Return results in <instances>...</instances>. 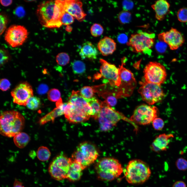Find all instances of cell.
Returning a JSON list of instances; mask_svg holds the SVG:
<instances>
[{
  "mask_svg": "<svg viewBox=\"0 0 187 187\" xmlns=\"http://www.w3.org/2000/svg\"><path fill=\"white\" fill-rule=\"evenodd\" d=\"M25 119L19 112L14 110L5 111L1 114L0 131L1 135L14 137L24 128Z\"/></svg>",
  "mask_w": 187,
  "mask_h": 187,
  "instance_id": "cell-1",
  "label": "cell"
},
{
  "mask_svg": "<svg viewBox=\"0 0 187 187\" xmlns=\"http://www.w3.org/2000/svg\"><path fill=\"white\" fill-rule=\"evenodd\" d=\"M124 173L126 181L132 184L143 183L149 179L151 175L148 165L138 159L130 161L124 170Z\"/></svg>",
  "mask_w": 187,
  "mask_h": 187,
  "instance_id": "cell-2",
  "label": "cell"
},
{
  "mask_svg": "<svg viewBox=\"0 0 187 187\" xmlns=\"http://www.w3.org/2000/svg\"><path fill=\"white\" fill-rule=\"evenodd\" d=\"M95 168L98 178L108 181L118 177L123 171L119 161L111 157L104 158L99 160L96 163Z\"/></svg>",
  "mask_w": 187,
  "mask_h": 187,
  "instance_id": "cell-3",
  "label": "cell"
},
{
  "mask_svg": "<svg viewBox=\"0 0 187 187\" xmlns=\"http://www.w3.org/2000/svg\"><path fill=\"white\" fill-rule=\"evenodd\" d=\"M98 119L100 128L102 131L110 130L121 120L131 123L137 129L136 125L130 119L114 110L104 101L102 102V107Z\"/></svg>",
  "mask_w": 187,
  "mask_h": 187,
  "instance_id": "cell-4",
  "label": "cell"
},
{
  "mask_svg": "<svg viewBox=\"0 0 187 187\" xmlns=\"http://www.w3.org/2000/svg\"><path fill=\"white\" fill-rule=\"evenodd\" d=\"M98 155L97 150L93 144L84 142L77 146L71 158L80 164L84 169L93 163Z\"/></svg>",
  "mask_w": 187,
  "mask_h": 187,
  "instance_id": "cell-5",
  "label": "cell"
},
{
  "mask_svg": "<svg viewBox=\"0 0 187 187\" xmlns=\"http://www.w3.org/2000/svg\"><path fill=\"white\" fill-rule=\"evenodd\" d=\"M155 37L154 33L139 31L131 35L126 44L133 52L147 53L154 45Z\"/></svg>",
  "mask_w": 187,
  "mask_h": 187,
  "instance_id": "cell-6",
  "label": "cell"
},
{
  "mask_svg": "<svg viewBox=\"0 0 187 187\" xmlns=\"http://www.w3.org/2000/svg\"><path fill=\"white\" fill-rule=\"evenodd\" d=\"M71 162V158H68L62 152L50 163L48 169L50 175L57 180L66 178Z\"/></svg>",
  "mask_w": 187,
  "mask_h": 187,
  "instance_id": "cell-7",
  "label": "cell"
},
{
  "mask_svg": "<svg viewBox=\"0 0 187 187\" xmlns=\"http://www.w3.org/2000/svg\"><path fill=\"white\" fill-rule=\"evenodd\" d=\"M144 81L140 82L138 90L143 100L150 105L161 101L165 95L160 85Z\"/></svg>",
  "mask_w": 187,
  "mask_h": 187,
  "instance_id": "cell-8",
  "label": "cell"
},
{
  "mask_svg": "<svg viewBox=\"0 0 187 187\" xmlns=\"http://www.w3.org/2000/svg\"><path fill=\"white\" fill-rule=\"evenodd\" d=\"M158 113L156 107L143 104L135 109L130 119L134 123L146 125L150 123L157 118Z\"/></svg>",
  "mask_w": 187,
  "mask_h": 187,
  "instance_id": "cell-9",
  "label": "cell"
},
{
  "mask_svg": "<svg viewBox=\"0 0 187 187\" xmlns=\"http://www.w3.org/2000/svg\"><path fill=\"white\" fill-rule=\"evenodd\" d=\"M144 80L146 82L160 85L166 80V72L164 67L156 62H149L144 71Z\"/></svg>",
  "mask_w": 187,
  "mask_h": 187,
  "instance_id": "cell-10",
  "label": "cell"
},
{
  "mask_svg": "<svg viewBox=\"0 0 187 187\" xmlns=\"http://www.w3.org/2000/svg\"><path fill=\"white\" fill-rule=\"evenodd\" d=\"M28 34L27 30L23 26L12 25L6 31L4 39L10 46L16 47L23 45L27 39Z\"/></svg>",
  "mask_w": 187,
  "mask_h": 187,
  "instance_id": "cell-11",
  "label": "cell"
},
{
  "mask_svg": "<svg viewBox=\"0 0 187 187\" xmlns=\"http://www.w3.org/2000/svg\"><path fill=\"white\" fill-rule=\"evenodd\" d=\"M101 64L100 69V75L104 79L103 82L109 83L112 86L119 87L121 81L119 76V70L113 64L110 63L105 60L100 59Z\"/></svg>",
  "mask_w": 187,
  "mask_h": 187,
  "instance_id": "cell-12",
  "label": "cell"
},
{
  "mask_svg": "<svg viewBox=\"0 0 187 187\" xmlns=\"http://www.w3.org/2000/svg\"><path fill=\"white\" fill-rule=\"evenodd\" d=\"M55 1H44L38 5L36 14L43 26L50 28L55 14Z\"/></svg>",
  "mask_w": 187,
  "mask_h": 187,
  "instance_id": "cell-13",
  "label": "cell"
},
{
  "mask_svg": "<svg viewBox=\"0 0 187 187\" xmlns=\"http://www.w3.org/2000/svg\"><path fill=\"white\" fill-rule=\"evenodd\" d=\"M33 90L30 84L27 82L21 83L11 92V95L14 103L26 106L28 101L34 96Z\"/></svg>",
  "mask_w": 187,
  "mask_h": 187,
  "instance_id": "cell-14",
  "label": "cell"
},
{
  "mask_svg": "<svg viewBox=\"0 0 187 187\" xmlns=\"http://www.w3.org/2000/svg\"><path fill=\"white\" fill-rule=\"evenodd\" d=\"M158 38L160 41L168 45L172 50H177L181 47L185 41L184 37L181 32L173 28L169 31L159 34Z\"/></svg>",
  "mask_w": 187,
  "mask_h": 187,
  "instance_id": "cell-15",
  "label": "cell"
},
{
  "mask_svg": "<svg viewBox=\"0 0 187 187\" xmlns=\"http://www.w3.org/2000/svg\"><path fill=\"white\" fill-rule=\"evenodd\" d=\"M64 114L71 123H77L88 120L91 116L84 110L73 104L69 102L65 107Z\"/></svg>",
  "mask_w": 187,
  "mask_h": 187,
  "instance_id": "cell-16",
  "label": "cell"
},
{
  "mask_svg": "<svg viewBox=\"0 0 187 187\" xmlns=\"http://www.w3.org/2000/svg\"><path fill=\"white\" fill-rule=\"evenodd\" d=\"M83 4L79 0H65V11L79 22L84 20L86 15L82 8Z\"/></svg>",
  "mask_w": 187,
  "mask_h": 187,
  "instance_id": "cell-17",
  "label": "cell"
},
{
  "mask_svg": "<svg viewBox=\"0 0 187 187\" xmlns=\"http://www.w3.org/2000/svg\"><path fill=\"white\" fill-rule=\"evenodd\" d=\"M69 102L82 109L89 115L92 116L93 112L92 109L81 95L80 91L73 90L69 98Z\"/></svg>",
  "mask_w": 187,
  "mask_h": 187,
  "instance_id": "cell-18",
  "label": "cell"
},
{
  "mask_svg": "<svg viewBox=\"0 0 187 187\" xmlns=\"http://www.w3.org/2000/svg\"><path fill=\"white\" fill-rule=\"evenodd\" d=\"M125 59V57L122 58L121 64L118 68L119 76L121 81V84L124 83L123 84L124 85H127V87L128 86L129 87L130 86L133 89L136 85V81L131 71L123 66Z\"/></svg>",
  "mask_w": 187,
  "mask_h": 187,
  "instance_id": "cell-19",
  "label": "cell"
},
{
  "mask_svg": "<svg viewBox=\"0 0 187 187\" xmlns=\"http://www.w3.org/2000/svg\"><path fill=\"white\" fill-rule=\"evenodd\" d=\"M116 43L112 38L105 36L98 42L97 48L101 54L104 56L112 54L116 50Z\"/></svg>",
  "mask_w": 187,
  "mask_h": 187,
  "instance_id": "cell-20",
  "label": "cell"
},
{
  "mask_svg": "<svg viewBox=\"0 0 187 187\" xmlns=\"http://www.w3.org/2000/svg\"><path fill=\"white\" fill-rule=\"evenodd\" d=\"M173 137L171 134L163 133L159 135L156 137L152 144V150L157 152L166 151L170 139Z\"/></svg>",
  "mask_w": 187,
  "mask_h": 187,
  "instance_id": "cell-21",
  "label": "cell"
},
{
  "mask_svg": "<svg viewBox=\"0 0 187 187\" xmlns=\"http://www.w3.org/2000/svg\"><path fill=\"white\" fill-rule=\"evenodd\" d=\"M151 7L155 13V17L158 20L161 21L170 11V5L166 0H158L152 5Z\"/></svg>",
  "mask_w": 187,
  "mask_h": 187,
  "instance_id": "cell-22",
  "label": "cell"
},
{
  "mask_svg": "<svg viewBox=\"0 0 187 187\" xmlns=\"http://www.w3.org/2000/svg\"><path fill=\"white\" fill-rule=\"evenodd\" d=\"M65 11V0H55V14L50 28H59L62 25L61 19Z\"/></svg>",
  "mask_w": 187,
  "mask_h": 187,
  "instance_id": "cell-23",
  "label": "cell"
},
{
  "mask_svg": "<svg viewBox=\"0 0 187 187\" xmlns=\"http://www.w3.org/2000/svg\"><path fill=\"white\" fill-rule=\"evenodd\" d=\"M98 52L96 47L91 42L87 41L82 44L79 54L83 59L87 58L95 59Z\"/></svg>",
  "mask_w": 187,
  "mask_h": 187,
  "instance_id": "cell-24",
  "label": "cell"
},
{
  "mask_svg": "<svg viewBox=\"0 0 187 187\" xmlns=\"http://www.w3.org/2000/svg\"><path fill=\"white\" fill-rule=\"evenodd\" d=\"M67 104V103H63L42 117L39 121L40 124L43 125L50 121L53 122L55 118L64 114V108Z\"/></svg>",
  "mask_w": 187,
  "mask_h": 187,
  "instance_id": "cell-25",
  "label": "cell"
},
{
  "mask_svg": "<svg viewBox=\"0 0 187 187\" xmlns=\"http://www.w3.org/2000/svg\"><path fill=\"white\" fill-rule=\"evenodd\" d=\"M83 170L81 166L78 164L72 163L70 166L66 179L73 182L79 180L82 175Z\"/></svg>",
  "mask_w": 187,
  "mask_h": 187,
  "instance_id": "cell-26",
  "label": "cell"
},
{
  "mask_svg": "<svg viewBox=\"0 0 187 187\" xmlns=\"http://www.w3.org/2000/svg\"><path fill=\"white\" fill-rule=\"evenodd\" d=\"M84 99L92 109L93 112L92 117L96 119H98L102 108V102L94 96L90 99Z\"/></svg>",
  "mask_w": 187,
  "mask_h": 187,
  "instance_id": "cell-27",
  "label": "cell"
},
{
  "mask_svg": "<svg viewBox=\"0 0 187 187\" xmlns=\"http://www.w3.org/2000/svg\"><path fill=\"white\" fill-rule=\"evenodd\" d=\"M30 140L29 135L24 132H21L14 137L13 140L15 145L18 148L22 149L24 148Z\"/></svg>",
  "mask_w": 187,
  "mask_h": 187,
  "instance_id": "cell-28",
  "label": "cell"
},
{
  "mask_svg": "<svg viewBox=\"0 0 187 187\" xmlns=\"http://www.w3.org/2000/svg\"><path fill=\"white\" fill-rule=\"evenodd\" d=\"M71 66L74 73L81 75L85 73L86 66L84 63L80 60H75L71 63Z\"/></svg>",
  "mask_w": 187,
  "mask_h": 187,
  "instance_id": "cell-29",
  "label": "cell"
},
{
  "mask_svg": "<svg viewBox=\"0 0 187 187\" xmlns=\"http://www.w3.org/2000/svg\"><path fill=\"white\" fill-rule=\"evenodd\" d=\"M51 155V152L48 148L43 146L39 147L36 153L38 159L42 161L48 160L50 157Z\"/></svg>",
  "mask_w": 187,
  "mask_h": 187,
  "instance_id": "cell-30",
  "label": "cell"
},
{
  "mask_svg": "<svg viewBox=\"0 0 187 187\" xmlns=\"http://www.w3.org/2000/svg\"><path fill=\"white\" fill-rule=\"evenodd\" d=\"M41 104L40 98L36 96H33L28 100L26 106L29 109L32 110H36L39 108Z\"/></svg>",
  "mask_w": 187,
  "mask_h": 187,
  "instance_id": "cell-31",
  "label": "cell"
},
{
  "mask_svg": "<svg viewBox=\"0 0 187 187\" xmlns=\"http://www.w3.org/2000/svg\"><path fill=\"white\" fill-rule=\"evenodd\" d=\"M131 14L129 11L123 10L118 14V19L119 22L122 24L129 23L131 19Z\"/></svg>",
  "mask_w": 187,
  "mask_h": 187,
  "instance_id": "cell-32",
  "label": "cell"
},
{
  "mask_svg": "<svg viewBox=\"0 0 187 187\" xmlns=\"http://www.w3.org/2000/svg\"><path fill=\"white\" fill-rule=\"evenodd\" d=\"M96 91L94 87L89 86H85L82 88L80 91L82 96L84 98L90 99L94 96Z\"/></svg>",
  "mask_w": 187,
  "mask_h": 187,
  "instance_id": "cell-33",
  "label": "cell"
},
{
  "mask_svg": "<svg viewBox=\"0 0 187 187\" xmlns=\"http://www.w3.org/2000/svg\"><path fill=\"white\" fill-rule=\"evenodd\" d=\"M70 58L66 53L62 52L58 54L56 57V61L57 64L61 66H65L69 62Z\"/></svg>",
  "mask_w": 187,
  "mask_h": 187,
  "instance_id": "cell-34",
  "label": "cell"
},
{
  "mask_svg": "<svg viewBox=\"0 0 187 187\" xmlns=\"http://www.w3.org/2000/svg\"><path fill=\"white\" fill-rule=\"evenodd\" d=\"M61 94L57 89L55 88L50 90L48 93V98L50 101L57 102L61 98Z\"/></svg>",
  "mask_w": 187,
  "mask_h": 187,
  "instance_id": "cell-35",
  "label": "cell"
},
{
  "mask_svg": "<svg viewBox=\"0 0 187 187\" xmlns=\"http://www.w3.org/2000/svg\"><path fill=\"white\" fill-rule=\"evenodd\" d=\"M100 94L105 99L104 101L110 106L111 107L116 105L117 102V98L114 95L106 92Z\"/></svg>",
  "mask_w": 187,
  "mask_h": 187,
  "instance_id": "cell-36",
  "label": "cell"
},
{
  "mask_svg": "<svg viewBox=\"0 0 187 187\" xmlns=\"http://www.w3.org/2000/svg\"><path fill=\"white\" fill-rule=\"evenodd\" d=\"M90 32L91 35L95 37H97L101 35L104 31L103 26L98 23H94L90 28Z\"/></svg>",
  "mask_w": 187,
  "mask_h": 187,
  "instance_id": "cell-37",
  "label": "cell"
},
{
  "mask_svg": "<svg viewBox=\"0 0 187 187\" xmlns=\"http://www.w3.org/2000/svg\"><path fill=\"white\" fill-rule=\"evenodd\" d=\"M8 22V18L6 15L4 13H1L0 15V35L6 29Z\"/></svg>",
  "mask_w": 187,
  "mask_h": 187,
  "instance_id": "cell-38",
  "label": "cell"
},
{
  "mask_svg": "<svg viewBox=\"0 0 187 187\" xmlns=\"http://www.w3.org/2000/svg\"><path fill=\"white\" fill-rule=\"evenodd\" d=\"M0 56L1 66L8 62L10 59V56L8 51L3 49H0Z\"/></svg>",
  "mask_w": 187,
  "mask_h": 187,
  "instance_id": "cell-39",
  "label": "cell"
},
{
  "mask_svg": "<svg viewBox=\"0 0 187 187\" xmlns=\"http://www.w3.org/2000/svg\"><path fill=\"white\" fill-rule=\"evenodd\" d=\"M74 21V18L71 14L65 11L61 19V22L62 24L69 25L72 23Z\"/></svg>",
  "mask_w": 187,
  "mask_h": 187,
  "instance_id": "cell-40",
  "label": "cell"
},
{
  "mask_svg": "<svg viewBox=\"0 0 187 187\" xmlns=\"http://www.w3.org/2000/svg\"><path fill=\"white\" fill-rule=\"evenodd\" d=\"M178 20L182 22H187V8H183L179 9L177 13Z\"/></svg>",
  "mask_w": 187,
  "mask_h": 187,
  "instance_id": "cell-41",
  "label": "cell"
},
{
  "mask_svg": "<svg viewBox=\"0 0 187 187\" xmlns=\"http://www.w3.org/2000/svg\"><path fill=\"white\" fill-rule=\"evenodd\" d=\"M176 165L179 170L185 171L187 170V161L183 158L178 159L176 162Z\"/></svg>",
  "mask_w": 187,
  "mask_h": 187,
  "instance_id": "cell-42",
  "label": "cell"
},
{
  "mask_svg": "<svg viewBox=\"0 0 187 187\" xmlns=\"http://www.w3.org/2000/svg\"><path fill=\"white\" fill-rule=\"evenodd\" d=\"M152 124L155 129L160 130L163 128L164 125V122L161 118H156L152 121Z\"/></svg>",
  "mask_w": 187,
  "mask_h": 187,
  "instance_id": "cell-43",
  "label": "cell"
},
{
  "mask_svg": "<svg viewBox=\"0 0 187 187\" xmlns=\"http://www.w3.org/2000/svg\"><path fill=\"white\" fill-rule=\"evenodd\" d=\"M10 83L7 79L3 78L0 80V88L3 91H5L10 88Z\"/></svg>",
  "mask_w": 187,
  "mask_h": 187,
  "instance_id": "cell-44",
  "label": "cell"
},
{
  "mask_svg": "<svg viewBox=\"0 0 187 187\" xmlns=\"http://www.w3.org/2000/svg\"><path fill=\"white\" fill-rule=\"evenodd\" d=\"M14 14L17 17L19 18H22L25 15V11L24 8L21 6H18L15 9Z\"/></svg>",
  "mask_w": 187,
  "mask_h": 187,
  "instance_id": "cell-45",
  "label": "cell"
},
{
  "mask_svg": "<svg viewBox=\"0 0 187 187\" xmlns=\"http://www.w3.org/2000/svg\"><path fill=\"white\" fill-rule=\"evenodd\" d=\"M157 43L156 46V48L157 50L160 53L164 52L166 49V45L165 43L160 41Z\"/></svg>",
  "mask_w": 187,
  "mask_h": 187,
  "instance_id": "cell-46",
  "label": "cell"
},
{
  "mask_svg": "<svg viewBox=\"0 0 187 187\" xmlns=\"http://www.w3.org/2000/svg\"><path fill=\"white\" fill-rule=\"evenodd\" d=\"M122 5L124 10L128 11L132 8L133 3L131 1L124 0L123 2Z\"/></svg>",
  "mask_w": 187,
  "mask_h": 187,
  "instance_id": "cell-47",
  "label": "cell"
},
{
  "mask_svg": "<svg viewBox=\"0 0 187 187\" xmlns=\"http://www.w3.org/2000/svg\"><path fill=\"white\" fill-rule=\"evenodd\" d=\"M48 87L46 85L42 84L38 87L37 91L39 94H42L46 93L48 91Z\"/></svg>",
  "mask_w": 187,
  "mask_h": 187,
  "instance_id": "cell-48",
  "label": "cell"
},
{
  "mask_svg": "<svg viewBox=\"0 0 187 187\" xmlns=\"http://www.w3.org/2000/svg\"><path fill=\"white\" fill-rule=\"evenodd\" d=\"M118 41L121 43H124L126 42L128 39L127 36L124 34L119 35L118 37Z\"/></svg>",
  "mask_w": 187,
  "mask_h": 187,
  "instance_id": "cell-49",
  "label": "cell"
},
{
  "mask_svg": "<svg viewBox=\"0 0 187 187\" xmlns=\"http://www.w3.org/2000/svg\"><path fill=\"white\" fill-rule=\"evenodd\" d=\"M172 187H186L185 183L182 181H178L173 185Z\"/></svg>",
  "mask_w": 187,
  "mask_h": 187,
  "instance_id": "cell-50",
  "label": "cell"
},
{
  "mask_svg": "<svg viewBox=\"0 0 187 187\" xmlns=\"http://www.w3.org/2000/svg\"><path fill=\"white\" fill-rule=\"evenodd\" d=\"M12 1L11 0H0V2L1 4L5 6H7L10 5L12 4Z\"/></svg>",
  "mask_w": 187,
  "mask_h": 187,
  "instance_id": "cell-51",
  "label": "cell"
},
{
  "mask_svg": "<svg viewBox=\"0 0 187 187\" xmlns=\"http://www.w3.org/2000/svg\"><path fill=\"white\" fill-rule=\"evenodd\" d=\"M13 187H24L23 183L17 179H15Z\"/></svg>",
  "mask_w": 187,
  "mask_h": 187,
  "instance_id": "cell-52",
  "label": "cell"
},
{
  "mask_svg": "<svg viewBox=\"0 0 187 187\" xmlns=\"http://www.w3.org/2000/svg\"><path fill=\"white\" fill-rule=\"evenodd\" d=\"M65 30L66 31L68 32H70L72 30V28L71 26L69 25H67L65 28Z\"/></svg>",
  "mask_w": 187,
  "mask_h": 187,
  "instance_id": "cell-53",
  "label": "cell"
}]
</instances>
